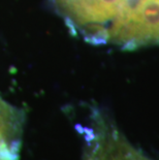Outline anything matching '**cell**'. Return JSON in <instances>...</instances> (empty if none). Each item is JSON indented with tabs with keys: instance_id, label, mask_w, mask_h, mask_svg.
Listing matches in <instances>:
<instances>
[{
	"instance_id": "cell-3",
	"label": "cell",
	"mask_w": 159,
	"mask_h": 160,
	"mask_svg": "<svg viewBox=\"0 0 159 160\" xmlns=\"http://www.w3.org/2000/svg\"><path fill=\"white\" fill-rule=\"evenodd\" d=\"M23 115L0 97V160H19Z\"/></svg>"
},
{
	"instance_id": "cell-1",
	"label": "cell",
	"mask_w": 159,
	"mask_h": 160,
	"mask_svg": "<svg viewBox=\"0 0 159 160\" xmlns=\"http://www.w3.org/2000/svg\"><path fill=\"white\" fill-rule=\"evenodd\" d=\"M74 36L96 46H159V0H51Z\"/></svg>"
},
{
	"instance_id": "cell-2",
	"label": "cell",
	"mask_w": 159,
	"mask_h": 160,
	"mask_svg": "<svg viewBox=\"0 0 159 160\" xmlns=\"http://www.w3.org/2000/svg\"><path fill=\"white\" fill-rule=\"evenodd\" d=\"M87 141L84 160H151L134 148L106 116L95 111L83 127Z\"/></svg>"
}]
</instances>
